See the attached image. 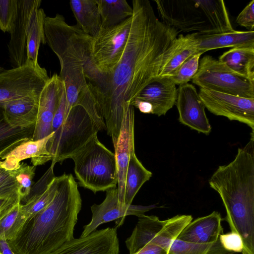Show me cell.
Segmentation results:
<instances>
[{
	"label": "cell",
	"mask_w": 254,
	"mask_h": 254,
	"mask_svg": "<svg viewBox=\"0 0 254 254\" xmlns=\"http://www.w3.org/2000/svg\"><path fill=\"white\" fill-rule=\"evenodd\" d=\"M132 3V21L119 63L111 75L89 83L113 145L120 134L124 109L157 77L164 54L180 33L159 20L149 0H133Z\"/></svg>",
	"instance_id": "obj_1"
},
{
	"label": "cell",
	"mask_w": 254,
	"mask_h": 254,
	"mask_svg": "<svg viewBox=\"0 0 254 254\" xmlns=\"http://www.w3.org/2000/svg\"><path fill=\"white\" fill-rule=\"evenodd\" d=\"M59 179L53 201L26 221L14 240L7 242L14 254H51L74 238L81 197L71 174L64 173Z\"/></svg>",
	"instance_id": "obj_2"
},
{
	"label": "cell",
	"mask_w": 254,
	"mask_h": 254,
	"mask_svg": "<svg viewBox=\"0 0 254 254\" xmlns=\"http://www.w3.org/2000/svg\"><path fill=\"white\" fill-rule=\"evenodd\" d=\"M208 183L221 198L231 231L243 240L242 254H254V131L235 159L220 166Z\"/></svg>",
	"instance_id": "obj_3"
},
{
	"label": "cell",
	"mask_w": 254,
	"mask_h": 254,
	"mask_svg": "<svg viewBox=\"0 0 254 254\" xmlns=\"http://www.w3.org/2000/svg\"><path fill=\"white\" fill-rule=\"evenodd\" d=\"M44 28L46 43L60 61L59 76L65 85L68 112L76 106L79 93L87 84L84 68L92 37L77 25H68L59 14L54 17L46 16Z\"/></svg>",
	"instance_id": "obj_4"
},
{
	"label": "cell",
	"mask_w": 254,
	"mask_h": 254,
	"mask_svg": "<svg viewBox=\"0 0 254 254\" xmlns=\"http://www.w3.org/2000/svg\"><path fill=\"white\" fill-rule=\"evenodd\" d=\"M161 21L179 32L211 34L234 30L222 0H155Z\"/></svg>",
	"instance_id": "obj_5"
},
{
	"label": "cell",
	"mask_w": 254,
	"mask_h": 254,
	"mask_svg": "<svg viewBox=\"0 0 254 254\" xmlns=\"http://www.w3.org/2000/svg\"><path fill=\"white\" fill-rule=\"evenodd\" d=\"M74 171L80 187L96 193L118 185L114 153L98 139L97 134L72 155Z\"/></svg>",
	"instance_id": "obj_6"
},
{
	"label": "cell",
	"mask_w": 254,
	"mask_h": 254,
	"mask_svg": "<svg viewBox=\"0 0 254 254\" xmlns=\"http://www.w3.org/2000/svg\"><path fill=\"white\" fill-rule=\"evenodd\" d=\"M131 21L132 16L92 37L84 68L88 83L95 84L113 72L123 55Z\"/></svg>",
	"instance_id": "obj_7"
},
{
	"label": "cell",
	"mask_w": 254,
	"mask_h": 254,
	"mask_svg": "<svg viewBox=\"0 0 254 254\" xmlns=\"http://www.w3.org/2000/svg\"><path fill=\"white\" fill-rule=\"evenodd\" d=\"M99 130L81 106L72 107L62 124L53 132L47 143L52 165L62 164L84 146Z\"/></svg>",
	"instance_id": "obj_8"
},
{
	"label": "cell",
	"mask_w": 254,
	"mask_h": 254,
	"mask_svg": "<svg viewBox=\"0 0 254 254\" xmlns=\"http://www.w3.org/2000/svg\"><path fill=\"white\" fill-rule=\"evenodd\" d=\"M191 80L200 88L254 98V82L209 55L199 60L197 71Z\"/></svg>",
	"instance_id": "obj_9"
},
{
	"label": "cell",
	"mask_w": 254,
	"mask_h": 254,
	"mask_svg": "<svg viewBox=\"0 0 254 254\" xmlns=\"http://www.w3.org/2000/svg\"><path fill=\"white\" fill-rule=\"evenodd\" d=\"M49 78L45 68L29 60L22 66L9 69L0 66V104L39 96Z\"/></svg>",
	"instance_id": "obj_10"
},
{
	"label": "cell",
	"mask_w": 254,
	"mask_h": 254,
	"mask_svg": "<svg viewBox=\"0 0 254 254\" xmlns=\"http://www.w3.org/2000/svg\"><path fill=\"white\" fill-rule=\"evenodd\" d=\"M199 96L205 108L216 116L246 124L254 130V98H248L200 88Z\"/></svg>",
	"instance_id": "obj_11"
},
{
	"label": "cell",
	"mask_w": 254,
	"mask_h": 254,
	"mask_svg": "<svg viewBox=\"0 0 254 254\" xmlns=\"http://www.w3.org/2000/svg\"><path fill=\"white\" fill-rule=\"evenodd\" d=\"M157 206L126 205L120 202L118 187L106 190V197L99 204H94L91 207L92 218L90 222L83 227L80 237H85L96 230L101 224L115 220H119L118 226L122 225L125 218L128 215H134L138 218ZM117 226V227H118Z\"/></svg>",
	"instance_id": "obj_12"
},
{
	"label": "cell",
	"mask_w": 254,
	"mask_h": 254,
	"mask_svg": "<svg viewBox=\"0 0 254 254\" xmlns=\"http://www.w3.org/2000/svg\"><path fill=\"white\" fill-rule=\"evenodd\" d=\"M117 227L95 230L85 237L73 238L51 254H119Z\"/></svg>",
	"instance_id": "obj_13"
},
{
	"label": "cell",
	"mask_w": 254,
	"mask_h": 254,
	"mask_svg": "<svg viewBox=\"0 0 254 254\" xmlns=\"http://www.w3.org/2000/svg\"><path fill=\"white\" fill-rule=\"evenodd\" d=\"M179 121L190 128L208 135L211 127L195 87L190 83L179 86L176 104Z\"/></svg>",
	"instance_id": "obj_14"
},
{
	"label": "cell",
	"mask_w": 254,
	"mask_h": 254,
	"mask_svg": "<svg viewBox=\"0 0 254 254\" xmlns=\"http://www.w3.org/2000/svg\"><path fill=\"white\" fill-rule=\"evenodd\" d=\"M64 87L63 81L56 73L47 81L39 95L38 116L33 140L43 138L53 132V119Z\"/></svg>",
	"instance_id": "obj_15"
},
{
	"label": "cell",
	"mask_w": 254,
	"mask_h": 254,
	"mask_svg": "<svg viewBox=\"0 0 254 254\" xmlns=\"http://www.w3.org/2000/svg\"><path fill=\"white\" fill-rule=\"evenodd\" d=\"M49 135L36 140L23 139L0 154V168L11 171L20 166L21 161L31 159L33 166L45 164L53 157L47 149V143L52 137Z\"/></svg>",
	"instance_id": "obj_16"
},
{
	"label": "cell",
	"mask_w": 254,
	"mask_h": 254,
	"mask_svg": "<svg viewBox=\"0 0 254 254\" xmlns=\"http://www.w3.org/2000/svg\"><path fill=\"white\" fill-rule=\"evenodd\" d=\"M134 111L132 106L124 110L120 134L114 145L116 162L120 202L124 203L125 181L130 153L134 149Z\"/></svg>",
	"instance_id": "obj_17"
},
{
	"label": "cell",
	"mask_w": 254,
	"mask_h": 254,
	"mask_svg": "<svg viewBox=\"0 0 254 254\" xmlns=\"http://www.w3.org/2000/svg\"><path fill=\"white\" fill-rule=\"evenodd\" d=\"M41 0H17V16L13 32L7 45L13 68L23 65L27 61L26 29L33 12L38 9Z\"/></svg>",
	"instance_id": "obj_18"
},
{
	"label": "cell",
	"mask_w": 254,
	"mask_h": 254,
	"mask_svg": "<svg viewBox=\"0 0 254 254\" xmlns=\"http://www.w3.org/2000/svg\"><path fill=\"white\" fill-rule=\"evenodd\" d=\"M197 33L178 35L166 50L160 61L157 77L174 76L190 57L200 53Z\"/></svg>",
	"instance_id": "obj_19"
},
{
	"label": "cell",
	"mask_w": 254,
	"mask_h": 254,
	"mask_svg": "<svg viewBox=\"0 0 254 254\" xmlns=\"http://www.w3.org/2000/svg\"><path fill=\"white\" fill-rule=\"evenodd\" d=\"M177 98L176 85L169 77H158L147 84L135 98L150 103L153 114L165 115L176 104Z\"/></svg>",
	"instance_id": "obj_20"
},
{
	"label": "cell",
	"mask_w": 254,
	"mask_h": 254,
	"mask_svg": "<svg viewBox=\"0 0 254 254\" xmlns=\"http://www.w3.org/2000/svg\"><path fill=\"white\" fill-rule=\"evenodd\" d=\"M222 220L220 213L215 211L197 218L190 222L177 239L194 244L213 243L223 234Z\"/></svg>",
	"instance_id": "obj_21"
},
{
	"label": "cell",
	"mask_w": 254,
	"mask_h": 254,
	"mask_svg": "<svg viewBox=\"0 0 254 254\" xmlns=\"http://www.w3.org/2000/svg\"><path fill=\"white\" fill-rule=\"evenodd\" d=\"M39 96H32L0 104L8 123L13 127L35 126L38 112Z\"/></svg>",
	"instance_id": "obj_22"
},
{
	"label": "cell",
	"mask_w": 254,
	"mask_h": 254,
	"mask_svg": "<svg viewBox=\"0 0 254 254\" xmlns=\"http://www.w3.org/2000/svg\"><path fill=\"white\" fill-rule=\"evenodd\" d=\"M199 52L224 48L254 46V31L234 29L211 34H197Z\"/></svg>",
	"instance_id": "obj_23"
},
{
	"label": "cell",
	"mask_w": 254,
	"mask_h": 254,
	"mask_svg": "<svg viewBox=\"0 0 254 254\" xmlns=\"http://www.w3.org/2000/svg\"><path fill=\"white\" fill-rule=\"evenodd\" d=\"M69 4L77 26L92 37L101 30V20L97 0H71Z\"/></svg>",
	"instance_id": "obj_24"
},
{
	"label": "cell",
	"mask_w": 254,
	"mask_h": 254,
	"mask_svg": "<svg viewBox=\"0 0 254 254\" xmlns=\"http://www.w3.org/2000/svg\"><path fill=\"white\" fill-rule=\"evenodd\" d=\"M218 60L234 72L254 82V46L230 49Z\"/></svg>",
	"instance_id": "obj_25"
},
{
	"label": "cell",
	"mask_w": 254,
	"mask_h": 254,
	"mask_svg": "<svg viewBox=\"0 0 254 254\" xmlns=\"http://www.w3.org/2000/svg\"><path fill=\"white\" fill-rule=\"evenodd\" d=\"M138 159L134 149L132 150L128 163L125 181L124 203L131 204L132 200L142 186L152 176Z\"/></svg>",
	"instance_id": "obj_26"
},
{
	"label": "cell",
	"mask_w": 254,
	"mask_h": 254,
	"mask_svg": "<svg viewBox=\"0 0 254 254\" xmlns=\"http://www.w3.org/2000/svg\"><path fill=\"white\" fill-rule=\"evenodd\" d=\"M46 17L42 8H39L32 14L26 29L27 60L38 64V55L41 44H46L44 21Z\"/></svg>",
	"instance_id": "obj_27"
},
{
	"label": "cell",
	"mask_w": 254,
	"mask_h": 254,
	"mask_svg": "<svg viewBox=\"0 0 254 254\" xmlns=\"http://www.w3.org/2000/svg\"><path fill=\"white\" fill-rule=\"evenodd\" d=\"M101 29L110 28L131 17L133 9L126 0H97Z\"/></svg>",
	"instance_id": "obj_28"
},
{
	"label": "cell",
	"mask_w": 254,
	"mask_h": 254,
	"mask_svg": "<svg viewBox=\"0 0 254 254\" xmlns=\"http://www.w3.org/2000/svg\"><path fill=\"white\" fill-rule=\"evenodd\" d=\"M19 201L0 213V240L7 242L14 240L27 219L22 212Z\"/></svg>",
	"instance_id": "obj_29"
},
{
	"label": "cell",
	"mask_w": 254,
	"mask_h": 254,
	"mask_svg": "<svg viewBox=\"0 0 254 254\" xmlns=\"http://www.w3.org/2000/svg\"><path fill=\"white\" fill-rule=\"evenodd\" d=\"M59 177H55L43 192L26 198L21 204L22 212L27 220L44 209L54 199L58 187Z\"/></svg>",
	"instance_id": "obj_30"
},
{
	"label": "cell",
	"mask_w": 254,
	"mask_h": 254,
	"mask_svg": "<svg viewBox=\"0 0 254 254\" xmlns=\"http://www.w3.org/2000/svg\"><path fill=\"white\" fill-rule=\"evenodd\" d=\"M34 128L35 126L26 128L11 127L0 107V154L23 139H32Z\"/></svg>",
	"instance_id": "obj_31"
},
{
	"label": "cell",
	"mask_w": 254,
	"mask_h": 254,
	"mask_svg": "<svg viewBox=\"0 0 254 254\" xmlns=\"http://www.w3.org/2000/svg\"><path fill=\"white\" fill-rule=\"evenodd\" d=\"M83 107L99 130H107L100 108L90 85L87 82L79 94L76 105Z\"/></svg>",
	"instance_id": "obj_32"
},
{
	"label": "cell",
	"mask_w": 254,
	"mask_h": 254,
	"mask_svg": "<svg viewBox=\"0 0 254 254\" xmlns=\"http://www.w3.org/2000/svg\"><path fill=\"white\" fill-rule=\"evenodd\" d=\"M36 169V167L35 166H30L22 162L18 169L9 171L18 184L21 202L30 193L34 184L33 179L35 175Z\"/></svg>",
	"instance_id": "obj_33"
},
{
	"label": "cell",
	"mask_w": 254,
	"mask_h": 254,
	"mask_svg": "<svg viewBox=\"0 0 254 254\" xmlns=\"http://www.w3.org/2000/svg\"><path fill=\"white\" fill-rule=\"evenodd\" d=\"M202 54L198 53L190 57L180 66L176 73L169 77L176 85L187 84L192 80L197 71Z\"/></svg>",
	"instance_id": "obj_34"
},
{
	"label": "cell",
	"mask_w": 254,
	"mask_h": 254,
	"mask_svg": "<svg viewBox=\"0 0 254 254\" xmlns=\"http://www.w3.org/2000/svg\"><path fill=\"white\" fill-rule=\"evenodd\" d=\"M17 16V0H0V29L11 34Z\"/></svg>",
	"instance_id": "obj_35"
},
{
	"label": "cell",
	"mask_w": 254,
	"mask_h": 254,
	"mask_svg": "<svg viewBox=\"0 0 254 254\" xmlns=\"http://www.w3.org/2000/svg\"><path fill=\"white\" fill-rule=\"evenodd\" d=\"M213 244H194L176 239L170 245L168 254H206Z\"/></svg>",
	"instance_id": "obj_36"
},
{
	"label": "cell",
	"mask_w": 254,
	"mask_h": 254,
	"mask_svg": "<svg viewBox=\"0 0 254 254\" xmlns=\"http://www.w3.org/2000/svg\"><path fill=\"white\" fill-rule=\"evenodd\" d=\"M18 193V186L8 171L0 168V199H6Z\"/></svg>",
	"instance_id": "obj_37"
},
{
	"label": "cell",
	"mask_w": 254,
	"mask_h": 254,
	"mask_svg": "<svg viewBox=\"0 0 254 254\" xmlns=\"http://www.w3.org/2000/svg\"><path fill=\"white\" fill-rule=\"evenodd\" d=\"M219 241L222 247L227 251L235 253H242L244 249L243 240L241 236L234 232L222 234Z\"/></svg>",
	"instance_id": "obj_38"
},
{
	"label": "cell",
	"mask_w": 254,
	"mask_h": 254,
	"mask_svg": "<svg viewBox=\"0 0 254 254\" xmlns=\"http://www.w3.org/2000/svg\"><path fill=\"white\" fill-rule=\"evenodd\" d=\"M237 24L249 31H254V0H252L238 15Z\"/></svg>",
	"instance_id": "obj_39"
},
{
	"label": "cell",
	"mask_w": 254,
	"mask_h": 254,
	"mask_svg": "<svg viewBox=\"0 0 254 254\" xmlns=\"http://www.w3.org/2000/svg\"><path fill=\"white\" fill-rule=\"evenodd\" d=\"M67 104V98L64 87L53 119L52 123L53 132L60 127L63 123L66 115Z\"/></svg>",
	"instance_id": "obj_40"
},
{
	"label": "cell",
	"mask_w": 254,
	"mask_h": 254,
	"mask_svg": "<svg viewBox=\"0 0 254 254\" xmlns=\"http://www.w3.org/2000/svg\"><path fill=\"white\" fill-rule=\"evenodd\" d=\"M133 254H169L168 252L161 247L148 244Z\"/></svg>",
	"instance_id": "obj_41"
},
{
	"label": "cell",
	"mask_w": 254,
	"mask_h": 254,
	"mask_svg": "<svg viewBox=\"0 0 254 254\" xmlns=\"http://www.w3.org/2000/svg\"><path fill=\"white\" fill-rule=\"evenodd\" d=\"M130 106L137 108L144 114H153L152 105L148 102L135 98L130 103Z\"/></svg>",
	"instance_id": "obj_42"
},
{
	"label": "cell",
	"mask_w": 254,
	"mask_h": 254,
	"mask_svg": "<svg viewBox=\"0 0 254 254\" xmlns=\"http://www.w3.org/2000/svg\"><path fill=\"white\" fill-rule=\"evenodd\" d=\"M21 201L19 194H16L6 199H0V213L9 206Z\"/></svg>",
	"instance_id": "obj_43"
},
{
	"label": "cell",
	"mask_w": 254,
	"mask_h": 254,
	"mask_svg": "<svg viewBox=\"0 0 254 254\" xmlns=\"http://www.w3.org/2000/svg\"><path fill=\"white\" fill-rule=\"evenodd\" d=\"M206 254H236V253L225 250L220 244L219 241L218 240L213 243Z\"/></svg>",
	"instance_id": "obj_44"
},
{
	"label": "cell",
	"mask_w": 254,
	"mask_h": 254,
	"mask_svg": "<svg viewBox=\"0 0 254 254\" xmlns=\"http://www.w3.org/2000/svg\"><path fill=\"white\" fill-rule=\"evenodd\" d=\"M0 254H2L0 252Z\"/></svg>",
	"instance_id": "obj_45"
}]
</instances>
